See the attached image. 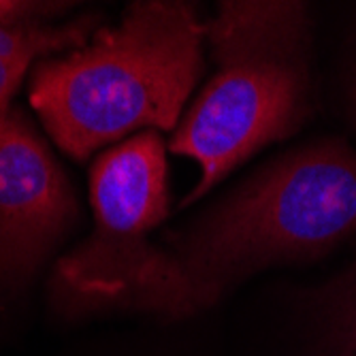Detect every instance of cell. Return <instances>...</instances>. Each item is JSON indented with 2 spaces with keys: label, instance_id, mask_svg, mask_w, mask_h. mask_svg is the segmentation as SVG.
Listing matches in <instances>:
<instances>
[{
  "label": "cell",
  "instance_id": "cell-1",
  "mask_svg": "<svg viewBox=\"0 0 356 356\" xmlns=\"http://www.w3.org/2000/svg\"><path fill=\"white\" fill-rule=\"evenodd\" d=\"M356 233V152L341 141L282 156L163 250L124 305L186 318L275 263L320 256Z\"/></svg>",
  "mask_w": 356,
  "mask_h": 356
},
{
  "label": "cell",
  "instance_id": "cell-2",
  "mask_svg": "<svg viewBox=\"0 0 356 356\" xmlns=\"http://www.w3.org/2000/svg\"><path fill=\"white\" fill-rule=\"evenodd\" d=\"M207 26L186 3H135L122 24L41 62L30 103L73 158L143 126L171 131L203 69Z\"/></svg>",
  "mask_w": 356,
  "mask_h": 356
},
{
  "label": "cell",
  "instance_id": "cell-3",
  "mask_svg": "<svg viewBox=\"0 0 356 356\" xmlns=\"http://www.w3.org/2000/svg\"><path fill=\"white\" fill-rule=\"evenodd\" d=\"M303 3L226 0L207 24L216 73L171 139L201 167L184 207L235 167L295 131L305 109Z\"/></svg>",
  "mask_w": 356,
  "mask_h": 356
},
{
  "label": "cell",
  "instance_id": "cell-4",
  "mask_svg": "<svg viewBox=\"0 0 356 356\" xmlns=\"http://www.w3.org/2000/svg\"><path fill=\"white\" fill-rule=\"evenodd\" d=\"M92 235L60 261V277L90 301L124 305L158 273L163 250L149 233L169 213L165 143L143 131L105 152L92 167Z\"/></svg>",
  "mask_w": 356,
  "mask_h": 356
},
{
  "label": "cell",
  "instance_id": "cell-5",
  "mask_svg": "<svg viewBox=\"0 0 356 356\" xmlns=\"http://www.w3.org/2000/svg\"><path fill=\"white\" fill-rule=\"evenodd\" d=\"M73 213V194L49 149L9 111L0 120V269L35 265Z\"/></svg>",
  "mask_w": 356,
  "mask_h": 356
},
{
  "label": "cell",
  "instance_id": "cell-6",
  "mask_svg": "<svg viewBox=\"0 0 356 356\" xmlns=\"http://www.w3.org/2000/svg\"><path fill=\"white\" fill-rule=\"evenodd\" d=\"M35 5L0 3V120L11 111V96L37 56L81 45L86 28H54L35 22Z\"/></svg>",
  "mask_w": 356,
  "mask_h": 356
},
{
  "label": "cell",
  "instance_id": "cell-7",
  "mask_svg": "<svg viewBox=\"0 0 356 356\" xmlns=\"http://www.w3.org/2000/svg\"><path fill=\"white\" fill-rule=\"evenodd\" d=\"M337 356H356V275L352 277L337 318Z\"/></svg>",
  "mask_w": 356,
  "mask_h": 356
}]
</instances>
